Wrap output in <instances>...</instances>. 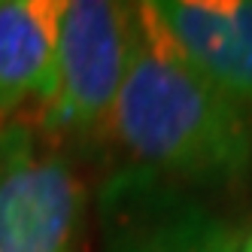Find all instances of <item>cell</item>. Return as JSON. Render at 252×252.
Wrapping results in <instances>:
<instances>
[{"mask_svg": "<svg viewBox=\"0 0 252 252\" xmlns=\"http://www.w3.org/2000/svg\"><path fill=\"white\" fill-rule=\"evenodd\" d=\"M61 9L64 0H0V119L31 100L49 103Z\"/></svg>", "mask_w": 252, "mask_h": 252, "instance_id": "5b68a950", "label": "cell"}, {"mask_svg": "<svg viewBox=\"0 0 252 252\" xmlns=\"http://www.w3.org/2000/svg\"><path fill=\"white\" fill-rule=\"evenodd\" d=\"M134 46V6L70 0L58 22V76L46 110L52 128L92 131L110 122Z\"/></svg>", "mask_w": 252, "mask_h": 252, "instance_id": "7a4b0ae2", "label": "cell"}, {"mask_svg": "<svg viewBox=\"0 0 252 252\" xmlns=\"http://www.w3.org/2000/svg\"><path fill=\"white\" fill-rule=\"evenodd\" d=\"M28 131L22 128H6V131H0V173L6 170V164L15 158V152H19L25 143H28Z\"/></svg>", "mask_w": 252, "mask_h": 252, "instance_id": "52a82bcc", "label": "cell"}, {"mask_svg": "<svg viewBox=\"0 0 252 252\" xmlns=\"http://www.w3.org/2000/svg\"><path fill=\"white\" fill-rule=\"evenodd\" d=\"M110 125L134 161L170 176L222 183L252 164L249 119L201 76L155 3L134 6V46Z\"/></svg>", "mask_w": 252, "mask_h": 252, "instance_id": "6da1fadb", "label": "cell"}, {"mask_svg": "<svg viewBox=\"0 0 252 252\" xmlns=\"http://www.w3.org/2000/svg\"><path fill=\"white\" fill-rule=\"evenodd\" d=\"M237 252H252V231L246 234V240H243V243L237 246Z\"/></svg>", "mask_w": 252, "mask_h": 252, "instance_id": "ba28073f", "label": "cell"}, {"mask_svg": "<svg viewBox=\"0 0 252 252\" xmlns=\"http://www.w3.org/2000/svg\"><path fill=\"white\" fill-rule=\"evenodd\" d=\"M85 186L67 158L37 152L33 140L0 173V252H73Z\"/></svg>", "mask_w": 252, "mask_h": 252, "instance_id": "3957f363", "label": "cell"}, {"mask_svg": "<svg viewBox=\"0 0 252 252\" xmlns=\"http://www.w3.org/2000/svg\"><path fill=\"white\" fill-rule=\"evenodd\" d=\"M183 55L234 103H252V0L155 3Z\"/></svg>", "mask_w": 252, "mask_h": 252, "instance_id": "277c9868", "label": "cell"}, {"mask_svg": "<svg viewBox=\"0 0 252 252\" xmlns=\"http://www.w3.org/2000/svg\"><path fill=\"white\" fill-rule=\"evenodd\" d=\"M113 252H237L231 231L191 204H155L122 228Z\"/></svg>", "mask_w": 252, "mask_h": 252, "instance_id": "8992f818", "label": "cell"}]
</instances>
